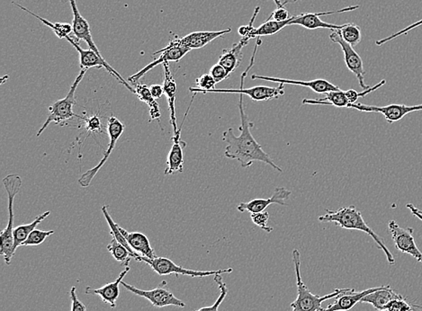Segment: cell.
<instances>
[{
  "label": "cell",
  "mask_w": 422,
  "mask_h": 311,
  "mask_svg": "<svg viewBox=\"0 0 422 311\" xmlns=\"http://www.w3.org/2000/svg\"><path fill=\"white\" fill-rule=\"evenodd\" d=\"M239 110L242 122L239 127L240 136H235L233 128L224 132L223 141L228 144L224 152L226 158L237 160L243 168L251 167L255 162H263L282 173V168L274 162L269 154L264 152L263 147L252 136L251 130L254 127V122L249 121L247 113H245L243 95H240Z\"/></svg>",
  "instance_id": "1"
},
{
  "label": "cell",
  "mask_w": 422,
  "mask_h": 311,
  "mask_svg": "<svg viewBox=\"0 0 422 311\" xmlns=\"http://www.w3.org/2000/svg\"><path fill=\"white\" fill-rule=\"evenodd\" d=\"M318 220L320 223H334L336 226L341 227V229L359 230V232L368 234L386 255L388 263L391 266L396 264V260L384 244V240L366 223L361 212L357 210L355 206H346L337 211L326 210V214L320 216Z\"/></svg>",
  "instance_id": "2"
},
{
  "label": "cell",
  "mask_w": 422,
  "mask_h": 311,
  "mask_svg": "<svg viewBox=\"0 0 422 311\" xmlns=\"http://www.w3.org/2000/svg\"><path fill=\"white\" fill-rule=\"evenodd\" d=\"M292 262H294L295 276H297V300L291 304L292 311H320L323 309L322 303L326 300H331L340 296L341 294L349 291L350 289H335L331 294L319 296L314 295L304 285L301 276V255L297 249L292 250Z\"/></svg>",
  "instance_id": "3"
},
{
  "label": "cell",
  "mask_w": 422,
  "mask_h": 311,
  "mask_svg": "<svg viewBox=\"0 0 422 311\" xmlns=\"http://www.w3.org/2000/svg\"><path fill=\"white\" fill-rule=\"evenodd\" d=\"M8 196V226L0 234V254L4 257L6 264H10L12 257L15 253L14 249V201L22 186V178L19 175L10 174L3 180Z\"/></svg>",
  "instance_id": "4"
},
{
  "label": "cell",
  "mask_w": 422,
  "mask_h": 311,
  "mask_svg": "<svg viewBox=\"0 0 422 311\" xmlns=\"http://www.w3.org/2000/svg\"><path fill=\"white\" fill-rule=\"evenodd\" d=\"M263 45L260 41V37L257 38V44L255 46V50L251 58V63L247 70L242 73L240 77V87L239 89H214L210 93H232L240 95H247L251 98V100L256 102L269 101L272 99H279V97L285 95V85L279 84V87H267V86H257L249 88H244L245 79L247 78L248 73L254 65L256 54H257L258 46Z\"/></svg>",
  "instance_id": "5"
},
{
  "label": "cell",
  "mask_w": 422,
  "mask_h": 311,
  "mask_svg": "<svg viewBox=\"0 0 422 311\" xmlns=\"http://www.w3.org/2000/svg\"><path fill=\"white\" fill-rule=\"evenodd\" d=\"M86 72H87V70H80L79 76L77 77L75 81L73 82L72 87L70 88V91L68 92L66 97L55 102V103L49 107L47 119H46L45 122L42 125L41 129H40L38 134H37V137H39L52 122L63 125V123L68 121V120L72 119L73 117H79L74 113L73 107L76 103L75 93L77 88H78L79 83L84 78Z\"/></svg>",
  "instance_id": "6"
},
{
  "label": "cell",
  "mask_w": 422,
  "mask_h": 311,
  "mask_svg": "<svg viewBox=\"0 0 422 311\" xmlns=\"http://www.w3.org/2000/svg\"><path fill=\"white\" fill-rule=\"evenodd\" d=\"M141 262H144L148 266L152 267V269L159 276H169L174 273L175 276H189L191 277H203L214 276L217 275H223V273H233V268H228V269H221L218 271H195L186 269L182 266H178L174 262H172L169 258L165 257H155L154 260H149L141 255Z\"/></svg>",
  "instance_id": "7"
},
{
  "label": "cell",
  "mask_w": 422,
  "mask_h": 311,
  "mask_svg": "<svg viewBox=\"0 0 422 311\" xmlns=\"http://www.w3.org/2000/svg\"><path fill=\"white\" fill-rule=\"evenodd\" d=\"M121 285L137 296L143 297L149 301L156 308L175 306L185 308L186 304L180 298L175 296L173 292L168 287V283L163 281L156 288L153 289H141L134 287L127 282H122Z\"/></svg>",
  "instance_id": "8"
},
{
  "label": "cell",
  "mask_w": 422,
  "mask_h": 311,
  "mask_svg": "<svg viewBox=\"0 0 422 311\" xmlns=\"http://www.w3.org/2000/svg\"><path fill=\"white\" fill-rule=\"evenodd\" d=\"M66 39L68 40V42H69L70 44L76 49V51H78L79 55L80 69L87 70L88 72V70L91 69V67H98V69L104 67L107 72L111 74V75L113 77H115V78L118 80L121 84L127 88L129 90L132 92V93L135 94L134 88H132L131 85H129L128 83L125 81L124 78H123V77L120 75V74L117 72L114 67L109 65V63L104 60L102 55L97 54V52L91 50V49H89V50H84V49L80 47L78 42H77L75 39L72 38V37L70 35L67 36Z\"/></svg>",
  "instance_id": "9"
},
{
  "label": "cell",
  "mask_w": 422,
  "mask_h": 311,
  "mask_svg": "<svg viewBox=\"0 0 422 311\" xmlns=\"http://www.w3.org/2000/svg\"><path fill=\"white\" fill-rule=\"evenodd\" d=\"M107 132H109L110 141L109 147H107V152H104L102 159L98 163V165L95 166V168L89 169L84 174H82L79 180V184L82 187H88L91 186L92 180H94L95 175L100 172V169L103 168V166L106 164L107 159H109L111 153L115 150L117 141H118L120 137L122 136L125 131V125L119 121L118 119L115 116H111L107 122Z\"/></svg>",
  "instance_id": "10"
},
{
  "label": "cell",
  "mask_w": 422,
  "mask_h": 311,
  "mask_svg": "<svg viewBox=\"0 0 422 311\" xmlns=\"http://www.w3.org/2000/svg\"><path fill=\"white\" fill-rule=\"evenodd\" d=\"M388 229L396 245L397 250L402 253L408 254L422 264V253L416 245L414 236V230L412 228L403 229L394 221L388 224Z\"/></svg>",
  "instance_id": "11"
},
{
  "label": "cell",
  "mask_w": 422,
  "mask_h": 311,
  "mask_svg": "<svg viewBox=\"0 0 422 311\" xmlns=\"http://www.w3.org/2000/svg\"><path fill=\"white\" fill-rule=\"evenodd\" d=\"M329 39L334 44H338L341 46V50L343 51L344 61L347 70L356 76V78L359 80L360 87L364 89V90L370 88L365 84L366 72L364 65H363V61L361 57L357 54V52L354 50V47L345 42L343 37L338 35L335 30L332 31L331 35H329Z\"/></svg>",
  "instance_id": "12"
},
{
  "label": "cell",
  "mask_w": 422,
  "mask_h": 311,
  "mask_svg": "<svg viewBox=\"0 0 422 311\" xmlns=\"http://www.w3.org/2000/svg\"><path fill=\"white\" fill-rule=\"evenodd\" d=\"M347 109H356L360 111V112L380 113L384 116V118H386L388 122L393 123L405 118V116L409 115V113L417 112V111H422V104H418V106L389 104V106H375L356 103L349 104Z\"/></svg>",
  "instance_id": "13"
},
{
  "label": "cell",
  "mask_w": 422,
  "mask_h": 311,
  "mask_svg": "<svg viewBox=\"0 0 422 311\" xmlns=\"http://www.w3.org/2000/svg\"><path fill=\"white\" fill-rule=\"evenodd\" d=\"M190 49L185 47V46L178 44L177 39H173L169 42L167 47L162 49V50L156 51L154 55L160 54L158 58L150 63L149 65L144 67L140 72L134 74L131 77H129V81L135 84L138 82L147 72H149L150 70L153 69L154 67L158 66L159 64H163L164 63H169V61H180L185 55L189 54Z\"/></svg>",
  "instance_id": "14"
},
{
  "label": "cell",
  "mask_w": 422,
  "mask_h": 311,
  "mask_svg": "<svg viewBox=\"0 0 422 311\" xmlns=\"http://www.w3.org/2000/svg\"><path fill=\"white\" fill-rule=\"evenodd\" d=\"M359 8V6H351V7L340 9V10L323 12V13H306L301 14L299 15H295V17H292V19L290 21V23H289L288 26H300L304 27V29L309 30H340L343 29V24H341V26H338V24L323 22V21L320 19V17H322V15L341 14L344 13V12H351L357 10V9Z\"/></svg>",
  "instance_id": "15"
},
{
  "label": "cell",
  "mask_w": 422,
  "mask_h": 311,
  "mask_svg": "<svg viewBox=\"0 0 422 311\" xmlns=\"http://www.w3.org/2000/svg\"><path fill=\"white\" fill-rule=\"evenodd\" d=\"M292 192L285 187H276L273 196L267 199H253L248 202H242L237 206V210L240 212H251V214H258L266 210L271 205H279L280 206H286V200L290 198Z\"/></svg>",
  "instance_id": "16"
},
{
  "label": "cell",
  "mask_w": 422,
  "mask_h": 311,
  "mask_svg": "<svg viewBox=\"0 0 422 311\" xmlns=\"http://www.w3.org/2000/svg\"><path fill=\"white\" fill-rule=\"evenodd\" d=\"M251 79L252 80L260 79L264 80V81L279 83V84L301 86V87L312 89L313 91L318 94H326L328 92L341 90L340 88L329 82L328 80L320 79L303 81V80L276 78V77L258 76L256 75V74L252 75Z\"/></svg>",
  "instance_id": "17"
},
{
  "label": "cell",
  "mask_w": 422,
  "mask_h": 311,
  "mask_svg": "<svg viewBox=\"0 0 422 311\" xmlns=\"http://www.w3.org/2000/svg\"><path fill=\"white\" fill-rule=\"evenodd\" d=\"M70 8H72L73 14V35L75 36L77 42L79 40L84 41L89 46V49L95 51L98 54H101L100 50L95 45L91 32V26L87 19H85L80 14V12L77 7L75 0H70Z\"/></svg>",
  "instance_id": "18"
},
{
  "label": "cell",
  "mask_w": 422,
  "mask_h": 311,
  "mask_svg": "<svg viewBox=\"0 0 422 311\" xmlns=\"http://www.w3.org/2000/svg\"><path fill=\"white\" fill-rule=\"evenodd\" d=\"M130 271V266H125V269L122 271L120 273L118 278L115 282L107 283V285L102 286L101 288L94 289L88 286L86 289V294L89 295H98V296L102 298L104 303L110 305L111 308L115 309L116 307V301L118 300L120 295L119 286L123 282V279L127 275V273Z\"/></svg>",
  "instance_id": "19"
},
{
  "label": "cell",
  "mask_w": 422,
  "mask_h": 311,
  "mask_svg": "<svg viewBox=\"0 0 422 311\" xmlns=\"http://www.w3.org/2000/svg\"><path fill=\"white\" fill-rule=\"evenodd\" d=\"M383 286V285H382ZM379 287L370 288L365 289V291L356 292L355 289H350L349 291L341 294L340 296L335 298L334 304L329 305L325 309L320 311H347L355 307V305L360 303L363 298L371 292H377L382 288Z\"/></svg>",
  "instance_id": "20"
},
{
  "label": "cell",
  "mask_w": 422,
  "mask_h": 311,
  "mask_svg": "<svg viewBox=\"0 0 422 311\" xmlns=\"http://www.w3.org/2000/svg\"><path fill=\"white\" fill-rule=\"evenodd\" d=\"M232 31L230 29L221 31H202V32H194L189 33L182 38H177L178 44L189 48L190 50L194 49L204 48L205 46L210 44L214 40L219 37L226 35Z\"/></svg>",
  "instance_id": "21"
},
{
  "label": "cell",
  "mask_w": 422,
  "mask_h": 311,
  "mask_svg": "<svg viewBox=\"0 0 422 311\" xmlns=\"http://www.w3.org/2000/svg\"><path fill=\"white\" fill-rule=\"evenodd\" d=\"M164 69V81H163V88H164V94L168 98L169 113H171V122L172 128L174 130V134H177L181 129L178 128L177 117H175V97H177V83L172 76L171 67L169 63L162 64Z\"/></svg>",
  "instance_id": "22"
},
{
  "label": "cell",
  "mask_w": 422,
  "mask_h": 311,
  "mask_svg": "<svg viewBox=\"0 0 422 311\" xmlns=\"http://www.w3.org/2000/svg\"><path fill=\"white\" fill-rule=\"evenodd\" d=\"M249 42V39L242 37L237 44L233 45L229 50H224L219 58L218 63L223 66L229 75L233 74L242 63L243 54L242 49Z\"/></svg>",
  "instance_id": "23"
},
{
  "label": "cell",
  "mask_w": 422,
  "mask_h": 311,
  "mask_svg": "<svg viewBox=\"0 0 422 311\" xmlns=\"http://www.w3.org/2000/svg\"><path fill=\"white\" fill-rule=\"evenodd\" d=\"M181 130L177 134H174L173 145L171 152L169 153L167 160V168L165 175H173L182 173L184 169V154L183 149L186 143L181 141Z\"/></svg>",
  "instance_id": "24"
},
{
  "label": "cell",
  "mask_w": 422,
  "mask_h": 311,
  "mask_svg": "<svg viewBox=\"0 0 422 311\" xmlns=\"http://www.w3.org/2000/svg\"><path fill=\"white\" fill-rule=\"evenodd\" d=\"M119 230L135 253L141 255V257L149 258V260H154V258L157 257L152 246L150 244V240L148 239L144 234L141 232H129L120 226Z\"/></svg>",
  "instance_id": "25"
},
{
  "label": "cell",
  "mask_w": 422,
  "mask_h": 311,
  "mask_svg": "<svg viewBox=\"0 0 422 311\" xmlns=\"http://www.w3.org/2000/svg\"><path fill=\"white\" fill-rule=\"evenodd\" d=\"M400 297H402V295L394 292L389 285H383L378 291L366 295V296L360 301V303H369L371 304L375 310H386L387 305L389 304L391 301Z\"/></svg>",
  "instance_id": "26"
},
{
  "label": "cell",
  "mask_w": 422,
  "mask_h": 311,
  "mask_svg": "<svg viewBox=\"0 0 422 311\" xmlns=\"http://www.w3.org/2000/svg\"><path fill=\"white\" fill-rule=\"evenodd\" d=\"M51 214L50 211H47L39 215L36 218V220L32 221V223L29 224L20 225V226H17L15 228L14 230V249L15 251L17 250L19 246L23 245V243L26 241L27 238H29L31 232H33L36 229V227L42 221L45 220L46 218Z\"/></svg>",
  "instance_id": "27"
},
{
  "label": "cell",
  "mask_w": 422,
  "mask_h": 311,
  "mask_svg": "<svg viewBox=\"0 0 422 311\" xmlns=\"http://www.w3.org/2000/svg\"><path fill=\"white\" fill-rule=\"evenodd\" d=\"M325 97L320 99H304L303 104H323V106H334L336 107H347L350 104L349 99L345 94V91H331L325 94Z\"/></svg>",
  "instance_id": "28"
},
{
  "label": "cell",
  "mask_w": 422,
  "mask_h": 311,
  "mask_svg": "<svg viewBox=\"0 0 422 311\" xmlns=\"http://www.w3.org/2000/svg\"><path fill=\"white\" fill-rule=\"evenodd\" d=\"M134 90L135 95H137L139 99L144 102L149 106L150 121L159 119L160 116H162L159 106L157 103L156 99H154L152 94H150V88H148V86L146 84L137 83V84H135Z\"/></svg>",
  "instance_id": "29"
},
{
  "label": "cell",
  "mask_w": 422,
  "mask_h": 311,
  "mask_svg": "<svg viewBox=\"0 0 422 311\" xmlns=\"http://www.w3.org/2000/svg\"><path fill=\"white\" fill-rule=\"evenodd\" d=\"M291 19L292 17L288 20L283 21V22H276L275 20L269 19L267 22L261 24L260 27H258V29H255L251 36H249V39L276 35V33L284 29L286 26H288Z\"/></svg>",
  "instance_id": "30"
},
{
  "label": "cell",
  "mask_w": 422,
  "mask_h": 311,
  "mask_svg": "<svg viewBox=\"0 0 422 311\" xmlns=\"http://www.w3.org/2000/svg\"><path fill=\"white\" fill-rule=\"evenodd\" d=\"M335 31L338 35L343 37L345 42L352 46V47H355V46L361 42V29H360V27L356 24H343V29Z\"/></svg>",
  "instance_id": "31"
},
{
  "label": "cell",
  "mask_w": 422,
  "mask_h": 311,
  "mask_svg": "<svg viewBox=\"0 0 422 311\" xmlns=\"http://www.w3.org/2000/svg\"><path fill=\"white\" fill-rule=\"evenodd\" d=\"M102 212L104 214V218H106L107 223L109 225L111 229V234H112L113 238H115L116 239L118 240V241L121 243V244L124 245L125 248L131 252L132 257H134L135 260L141 262V255H138L137 253H135V252L132 250V249L130 248V246H129L127 241H126L125 237L123 236V234L121 233V232H120L119 225L116 223L115 221H114L112 217L110 216L109 210H107V206H103Z\"/></svg>",
  "instance_id": "32"
},
{
  "label": "cell",
  "mask_w": 422,
  "mask_h": 311,
  "mask_svg": "<svg viewBox=\"0 0 422 311\" xmlns=\"http://www.w3.org/2000/svg\"><path fill=\"white\" fill-rule=\"evenodd\" d=\"M107 250L110 252L112 257L115 258L117 262L123 264L125 266H129L128 264L130 263L132 255L131 252L118 240L113 238L112 241L107 246Z\"/></svg>",
  "instance_id": "33"
},
{
  "label": "cell",
  "mask_w": 422,
  "mask_h": 311,
  "mask_svg": "<svg viewBox=\"0 0 422 311\" xmlns=\"http://www.w3.org/2000/svg\"><path fill=\"white\" fill-rule=\"evenodd\" d=\"M17 7L23 9V10L29 12V14L33 15V17L38 18L41 22L46 24V26L50 27V29L54 31L55 35H56L58 38L63 39L67 36H69L70 33L73 32V27L72 24H65V23H52L50 21L47 19H45V18L40 17L39 15L33 14L32 11H29V9L26 8L21 7L20 5L15 4Z\"/></svg>",
  "instance_id": "34"
},
{
  "label": "cell",
  "mask_w": 422,
  "mask_h": 311,
  "mask_svg": "<svg viewBox=\"0 0 422 311\" xmlns=\"http://www.w3.org/2000/svg\"><path fill=\"white\" fill-rule=\"evenodd\" d=\"M197 88H189V91L192 93H203L209 94L211 91L214 90L217 82L212 79L210 74H204L196 80Z\"/></svg>",
  "instance_id": "35"
},
{
  "label": "cell",
  "mask_w": 422,
  "mask_h": 311,
  "mask_svg": "<svg viewBox=\"0 0 422 311\" xmlns=\"http://www.w3.org/2000/svg\"><path fill=\"white\" fill-rule=\"evenodd\" d=\"M214 282H217L218 288L221 292L217 301H215V303L210 307H203L201 309L196 311H218L220 305L223 303L224 300H226L228 294V288L226 283L224 282L223 278H221V275H217L214 276Z\"/></svg>",
  "instance_id": "36"
},
{
  "label": "cell",
  "mask_w": 422,
  "mask_h": 311,
  "mask_svg": "<svg viewBox=\"0 0 422 311\" xmlns=\"http://www.w3.org/2000/svg\"><path fill=\"white\" fill-rule=\"evenodd\" d=\"M54 234V230H39L36 229L33 232H31L29 238L23 243L22 246H39L42 243L45 241V239Z\"/></svg>",
  "instance_id": "37"
},
{
  "label": "cell",
  "mask_w": 422,
  "mask_h": 311,
  "mask_svg": "<svg viewBox=\"0 0 422 311\" xmlns=\"http://www.w3.org/2000/svg\"><path fill=\"white\" fill-rule=\"evenodd\" d=\"M252 223L260 227L261 230H265L266 232H272L273 228L269 227L267 225V221L269 220V212L265 211L263 212H258V214H251V215Z\"/></svg>",
  "instance_id": "38"
},
{
  "label": "cell",
  "mask_w": 422,
  "mask_h": 311,
  "mask_svg": "<svg viewBox=\"0 0 422 311\" xmlns=\"http://www.w3.org/2000/svg\"><path fill=\"white\" fill-rule=\"evenodd\" d=\"M421 26H422V19L418 21V22H415L414 24H411V26L405 27V29L400 30L399 31V32L393 33L392 35L386 37V38L384 39L377 40V41L375 42V45H377V46H381L384 44H386V42L393 41V40L398 38V37L402 36L403 35H406V33H408L409 31L417 29V27Z\"/></svg>",
  "instance_id": "39"
},
{
  "label": "cell",
  "mask_w": 422,
  "mask_h": 311,
  "mask_svg": "<svg viewBox=\"0 0 422 311\" xmlns=\"http://www.w3.org/2000/svg\"><path fill=\"white\" fill-rule=\"evenodd\" d=\"M386 310L389 311H414V308L403 296L391 301L387 305Z\"/></svg>",
  "instance_id": "40"
},
{
  "label": "cell",
  "mask_w": 422,
  "mask_h": 311,
  "mask_svg": "<svg viewBox=\"0 0 422 311\" xmlns=\"http://www.w3.org/2000/svg\"><path fill=\"white\" fill-rule=\"evenodd\" d=\"M209 74H210L212 79L215 80L217 84L224 81V80L227 79L230 77L229 74H228L226 72V70L219 63L215 64V65L211 67L210 72H209Z\"/></svg>",
  "instance_id": "41"
},
{
  "label": "cell",
  "mask_w": 422,
  "mask_h": 311,
  "mask_svg": "<svg viewBox=\"0 0 422 311\" xmlns=\"http://www.w3.org/2000/svg\"><path fill=\"white\" fill-rule=\"evenodd\" d=\"M86 120V131L88 132H97L100 131L101 127V122L100 117L98 115H92L91 117H88V118Z\"/></svg>",
  "instance_id": "42"
},
{
  "label": "cell",
  "mask_w": 422,
  "mask_h": 311,
  "mask_svg": "<svg viewBox=\"0 0 422 311\" xmlns=\"http://www.w3.org/2000/svg\"><path fill=\"white\" fill-rule=\"evenodd\" d=\"M70 301H72V310L70 311H87V307L79 300L77 296V289L72 287L70 292Z\"/></svg>",
  "instance_id": "43"
},
{
  "label": "cell",
  "mask_w": 422,
  "mask_h": 311,
  "mask_svg": "<svg viewBox=\"0 0 422 311\" xmlns=\"http://www.w3.org/2000/svg\"><path fill=\"white\" fill-rule=\"evenodd\" d=\"M291 18L288 9L285 8H277L275 11L271 14L269 19L275 20L276 22H283V21L288 20Z\"/></svg>",
  "instance_id": "44"
},
{
  "label": "cell",
  "mask_w": 422,
  "mask_h": 311,
  "mask_svg": "<svg viewBox=\"0 0 422 311\" xmlns=\"http://www.w3.org/2000/svg\"><path fill=\"white\" fill-rule=\"evenodd\" d=\"M150 94H152L154 99H159L164 94V88L163 86L158 84L150 86Z\"/></svg>",
  "instance_id": "45"
},
{
  "label": "cell",
  "mask_w": 422,
  "mask_h": 311,
  "mask_svg": "<svg viewBox=\"0 0 422 311\" xmlns=\"http://www.w3.org/2000/svg\"><path fill=\"white\" fill-rule=\"evenodd\" d=\"M347 99H349L350 104H356L357 99L359 97V92L354 90V89H350V90L345 91Z\"/></svg>",
  "instance_id": "46"
},
{
  "label": "cell",
  "mask_w": 422,
  "mask_h": 311,
  "mask_svg": "<svg viewBox=\"0 0 422 311\" xmlns=\"http://www.w3.org/2000/svg\"><path fill=\"white\" fill-rule=\"evenodd\" d=\"M406 206H407V208L409 209V211H411V212H412V215H414V216L417 217L419 218V220L422 221V214H421L420 212H418L417 208H416L414 205H411V203H408V205Z\"/></svg>",
  "instance_id": "47"
},
{
  "label": "cell",
  "mask_w": 422,
  "mask_h": 311,
  "mask_svg": "<svg viewBox=\"0 0 422 311\" xmlns=\"http://www.w3.org/2000/svg\"><path fill=\"white\" fill-rule=\"evenodd\" d=\"M274 2L276 3L277 8H284L286 4H288L289 2H295L297 0H286L284 3L281 1V0H273Z\"/></svg>",
  "instance_id": "48"
},
{
  "label": "cell",
  "mask_w": 422,
  "mask_h": 311,
  "mask_svg": "<svg viewBox=\"0 0 422 311\" xmlns=\"http://www.w3.org/2000/svg\"><path fill=\"white\" fill-rule=\"evenodd\" d=\"M417 211H418V212H420V214H422V211L419 210V209H418V208H417Z\"/></svg>",
  "instance_id": "49"
},
{
  "label": "cell",
  "mask_w": 422,
  "mask_h": 311,
  "mask_svg": "<svg viewBox=\"0 0 422 311\" xmlns=\"http://www.w3.org/2000/svg\"><path fill=\"white\" fill-rule=\"evenodd\" d=\"M379 311H389V310H379Z\"/></svg>",
  "instance_id": "50"
},
{
  "label": "cell",
  "mask_w": 422,
  "mask_h": 311,
  "mask_svg": "<svg viewBox=\"0 0 422 311\" xmlns=\"http://www.w3.org/2000/svg\"><path fill=\"white\" fill-rule=\"evenodd\" d=\"M418 307H419V308H421V309H422V307H421V306H418Z\"/></svg>",
  "instance_id": "51"
}]
</instances>
